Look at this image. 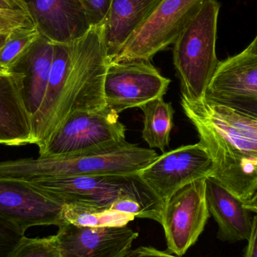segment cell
I'll return each mask as SVG.
<instances>
[{"label":"cell","mask_w":257,"mask_h":257,"mask_svg":"<svg viewBox=\"0 0 257 257\" xmlns=\"http://www.w3.org/2000/svg\"><path fill=\"white\" fill-rule=\"evenodd\" d=\"M54 45L45 97L33 117L34 145L39 154L72 114L106 107L104 82L110 60L104 23L92 26L83 37L72 43Z\"/></svg>","instance_id":"6da1fadb"},{"label":"cell","mask_w":257,"mask_h":257,"mask_svg":"<svg viewBox=\"0 0 257 257\" xmlns=\"http://www.w3.org/2000/svg\"><path fill=\"white\" fill-rule=\"evenodd\" d=\"M181 106L212 158L210 177L248 201L257 191V117L205 98L182 96Z\"/></svg>","instance_id":"7a4b0ae2"},{"label":"cell","mask_w":257,"mask_h":257,"mask_svg":"<svg viewBox=\"0 0 257 257\" xmlns=\"http://www.w3.org/2000/svg\"><path fill=\"white\" fill-rule=\"evenodd\" d=\"M158 156L154 150L126 141L111 148L72 155L0 162V178L32 181L72 176L136 175Z\"/></svg>","instance_id":"3957f363"},{"label":"cell","mask_w":257,"mask_h":257,"mask_svg":"<svg viewBox=\"0 0 257 257\" xmlns=\"http://www.w3.org/2000/svg\"><path fill=\"white\" fill-rule=\"evenodd\" d=\"M220 4L207 0L174 44V65L182 96L190 101L204 99L220 61L216 54Z\"/></svg>","instance_id":"277c9868"},{"label":"cell","mask_w":257,"mask_h":257,"mask_svg":"<svg viewBox=\"0 0 257 257\" xmlns=\"http://www.w3.org/2000/svg\"><path fill=\"white\" fill-rule=\"evenodd\" d=\"M29 182L63 205L78 204L109 208L121 196H133L146 207L151 220L161 224L165 204L137 174L45 178Z\"/></svg>","instance_id":"5b68a950"},{"label":"cell","mask_w":257,"mask_h":257,"mask_svg":"<svg viewBox=\"0 0 257 257\" xmlns=\"http://www.w3.org/2000/svg\"><path fill=\"white\" fill-rule=\"evenodd\" d=\"M207 0H163L111 62L151 60L175 44Z\"/></svg>","instance_id":"8992f818"},{"label":"cell","mask_w":257,"mask_h":257,"mask_svg":"<svg viewBox=\"0 0 257 257\" xmlns=\"http://www.w3.org/2000/svg\"><path fill=\"white\" fill-rule=\"evenodd\" d=\"M126 142V127L119 114L105 107L75 113L53 135L39 157L72 155L105 149Z\"/></svg>","instance_id":"52a82bcc"},{"label":"cell","mask_w":257,"mask_h":257,"mask_svg":"<svg viewBox=\"0 0 257 257\" xmlns=\"http://www.w3.org/2000/svg\"><path fill=\"white\" fill-rule=\"evenodd\" d=\"M170 83L151 60L110 62L104 82L105 105L118 114L130 108H140L153 99L163 97Z\"/></svg>","instance_id":"ba28073f"},{"label":"cell","mask_w":257,"mask_h":257,"mask_svg":"<svg viewBox=\"0 0 257 257\" xmlns=\"http://www.w3.org/2000/svg\"><path fill=\"white\" fill-rule=\"evenodd\" d=\"M213 169L212 158L199 142L163 153L137 175L165 204L183 187L211 176Z\"/></svg>","instance_id":"9c48e42d"},{"label":"cell","mask_w":257,"mask_h":257,"mask_svg":"<svg viewBox=\"0 0 257 257\" xmlns=\"http://www.w3.org/2000/svg\"><path fill=\"white\" fill-rule=\"evenodd\" d=\"M205 180L183 187L165 203L161 225L169 253L183 256L205 229L210 217Z\"/></svg>","instance_id":"30bf717a"},{"label":"cell","mask_w":257,"mask_h":257,"mask_svg":"<svg viewBox=\"0 0 257 257\" xmlns=\"http://www.w3.org/2000/svg\"><path fill=\"white\" fill-rule=\"evenodd\" d=\"M63 205L29 181L0 178V217L24 232L64 224Z\"/></svg>","instance_id":"8fae6325"},{"label":"cell","mask_w":257,"mask_h":257,"mask_svg":"<svg viewBox=\"0 0 257 257\" xmlns=\"http://www.w3.org/2000/svg\"><path fill=\"white\" fill-rule=\"evenodd\" d=\"M40 35L53 44H71L92 27L80 0H21Z\"/></svg>","instance_id":"7c38bea8"},{"label":"cell","mask_w":257,"mask_h":257,"mask_svg":"<svg viewBox=\"0 0 257 257\" xmlns=\"http://www.w3.org/2000/svg\"><path fill=\"white\" fill-rule=\"evenodd\" d=\"M58 228L61 257H124L139 236L127 226L90 228L64 223Z\"/></svg>","instance_id":"4fadbf2b"},{"label":"cell","mask_w":257,"mask_h":257,"mask_svg":"<svg viewBox=\"0 0 257 257\" xmlns=\"http://www.w3.org/2000/svg\"><path fill=\"white\" fill-rule=\"evenodd\" d=\"M24 75L0 70V145L34 144L33 118L23 96Z\"/></svg>","instance_id":"5bb4252c"},{"label":"cell","mask_w":257,"mask_h":257,"mask_svg":"<svg viewBox=\"0 0 257 257\" xmlns=\"http://www.w3.org/2000/svg\"><path fill=\"white\" fill-rule=\"evenodd\" d=\"M205 196L210 214L218 225L217 238L229 243L247 241L253 219L244 202L212 177L205 180Z\"/></svg>","instance_id":"9a60e30c"},{"label":"cell","mask_w":257,"mask_h":257,"mask_svg":"<svg viewBox=\"0 0 257 257\" xmlns=\"http://www.w3.org/2000/svg\"><path fill=\"white\" fill-rule=\"evenodd\" d=\"M54 45L40 35L9 72L24 75L23 96L29 112L37 113L45 97L51 75Z\"/></svg>","instance_id":"2e32d148"},{"label":"cell","mask_w":257,"mask_h":257,"mask_svg":"<svg viewBox=\"0 0 257 257\" xmlns=\"http://www.w3.org/2000/svg\"><path fill=\"white\" fill-rule=\"evenodd\" d=\"M234 96L257 99V57L244 51L220 61L205 98Z\"/></svg>","instance_id":"e0dca14e"},{"label":"cell","mask_w":257,"mask_h":257,"mask_svg":"<svg viewBox=\"0 0 257 257\" xmlns=\"http://www.w3.org/2000/svg\"><path fill=\"white\" fill-rule=\"evenodd\" d=\"M163 0H112L104 21L110 62Z\"/></svg>","instance_id":"ac0fdd59"},{"label":"cell","mask_w":257,"mask_h":257,"mask_svg":"<svg viewBox=\"0 0 257 257\" xmlns=\"http://www.w3.org/2000/svg\"><path fill=\"white\" fill-rule=\"evenodd\" d=\"M144 114L142 138L151 149L158 148L165 153L170 142L173 128L175 110L172 104L165 102L163 97L157 98L141 106Z\"/></svg>","instance_id":"d6986e66"},{"label":"cell","mask_w":257,"mask_h":257,"mask_svg":"<svg viewBox=\"0 0 257 257\" xmlns=\"http://www.w3.org/2000/svg\"><path fill=\"white\" fill-rule=\"evenodd\" d=\"M65 223L79 227H119L127 226L136 217L108 208L66 204L63 205Z\"/></svg>","instance_id":"ffe728a7"},{"label":"cell","mask_w":257,"mask_h":257,"mask_svg":"<svg viewBox=\"0 0 257 257\" xmlns=\"http://www.w3.org/2000/svg\"><path fill=\"white\" fill-rule=\"evenodd\" d=\"M39 36L40 33L35 26L9 33L0 48V69L9 72Z\"/></svg>","instance_id":"44dd1931"},{"label":"cell","mask_w":257,"mask_h":257,"mask_svg":"<svg viewBox=\"0 0 257 257\" xmlns=\"http://www.w3.org/2000/svg\"><path fill=\"white\" fill-rule=\"evenodd\" d=\"M12 257H61L57 235L45 238L24 236Z\"/></svg>","instance_id":"7402d4cb"},{"label":"cell","mask_w":257,"mask_h":257,"mask_svg":"<svg viewBox=\"0 0 257 257\" xmlns=\"http://www.w3.org/2000/svg\"><path fill=\"white\" fill-rule=\"evenodd\" d=\"M25 232L0 217V257H12Z\"/></svg>","instance_id":"603a6c76"},{"label":"cell","mask_w":257,"mask_h":257,"mask_svg":"<svg viewBox=\"0 0 257 257\" xmlns=\"http://www.w3.org/2000/svg\"><path fill=\"white\" fill-rule=\"evenodd\" d=\"M34 26L26 11L0 10V34H7L16 29Z\"/></svg>","instance_id":"cb8c5ba5"},{"label":"cell","mask_w":257,"mask_h":257,"mask_svg":"<svg viewBox=\"0 0 257 257\" xmlns=\"http://www.w3.org/2000/svg\"><path fill=\"white\" fill-rule=\"evenodd\" d=\"M84 6L92 26L102 24L112 0H80Z\"/></svg>","instance_id":"d4e9b609"},{"label":"cell","mask_w":257,"mask_h":257,"mask_svg":"<svg viewBox=\"0 0 257 257\" xmlns=\"http://www.w3.org/2000/svg\"><path fill=\"white\" fill-rule=\"evenodd\" d=\"M207 99V98H205ZM213 102L229 105L246 114L257 117V99L249 97H224L219 99H207Z\"/></svg>","instance_id":"484cf974"},{"label":"cell","mask_w":257,"mask_h":257,"mask_svg":"<svg viewBox=\"0 0 257 257\" xmlns=\"http://www.w3.org/2000/svg\"><path fill=\"white\" fill-rule=\"evenodd\" d=\"M124 257H182L173 253L157 250L153 247H139L135 250H130Z\"/></svg>","instance_id":"4316f807"},{"label":"cell","mask_w":257,"mask_h":257,"mask_svg":"<svg viewBox=\"0 0 257 257\" xmlns=\"http://www.w3.org/2000/svg\"><path fill=\"white\" fill-rule=\"evenodd\" d=\"M247 241L244 257H257V214L253 217L251 233Z\"/></svg>","instance_id":"83f0119b"},{"label":"cell","mask_w":257,"mask_h":257,"mask_svg":"<svg viewBox=\"0 0 257 257\" xmlns=\"http://www.w3.org/2000/svg\"><path fill=\"white\" fill-rule=\"evenodd\" d=\"M0 10L25 11V9L15 0H0Z\"/></svg>","instance_id":"f1b7e54d"},{"label":"cell","mask_w":257,"mask_h":257,"mask_svg":"<svg viewBox=\"0 0 257 257\" xmlns=\"http://www.w3.org/2000/svg\"><path fill=\"white\" fill-rule=\"evenodd\" d=\"M244 205L250 212L257 214V191L248 201L244 202Z\"/></svg>","instance_id":"f546056e"},{"label":"cell","mask_w":257,"mask_h":257,"mask_svg":"<svg viewBox=\"0 0 257 257\" xmlns=\"http://www.w3.org/2000/svg\"><path fill=\"white\" fill-rule=\"evenodd\" d=\"M244 51L247 54H251V55L256 56L257 57V34L253 42L248 45V47L245 50H244Z\"/></svg>","instance_id":"4dcf8cb0"},{"label":"cell","mask_w":257,"mask_h":257,"mask_svg":"<svg viewBox=\"0 0 257 257\" xmlns=\"http://www.w3.org/2000/svg\"><path fill=\"white\" fill-rule=\"evenodd\" d=\"M8 35H9V33H7V34H0V48H2L3 44H4L5 42H6V39H7ZM0 70H2V69H0Z\"/></svg>","instance_id":"1f68e13d"},{"label":"cell","mask_w":257,"mask_h":257,"mask_svg":"<svg viewBox=\"0 0 257 257\" xmlns=\"http://www.w3.org/2000/svg\"><path fill=\"white\" fill-rule=\"evenodd\" d=\"M15 1H16V2H17V3H19V4H21V6H23V7H24V6H23L22 3H21V0H15Z\"/></svg>","instance_id":"d6a6232c"}]
</instances>
